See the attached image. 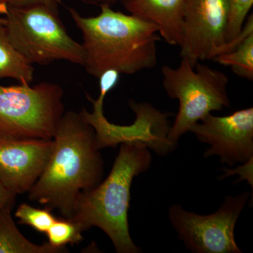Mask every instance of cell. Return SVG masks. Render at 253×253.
<instances>
[{
	"label": "cell",
	"mask_w": 253,
	"mask_h": 253,
	"mask_svg": "<svg viewBox=\"0 0 253 253\" xmlns=\"http://www.w3.org/2000/svg\"><path fill=\"white\" fill-rule=\"evenodd\" d=\"M213 61L231 68L238 77L253 81V32L231 51L214 58Z\"/></svg>",
	"instance_id": "9a60e30c"
},
{
	"label": "cell",
	"mask_w": 253,
	"mask_h": 253,
	"mask_svg": "<svg viewBox=\"0 0 253 253\" xmlns=\"http://www.w3.org/2000/svg\"><path fill=\"white\" fill-rule=\"evenodd\" d=\"M120 76H121V73L115 70H109V71H105L100 76L99 78L100 93L98 99H91L89 95H86L87 99L92 103L93 106L104 108L105 98L108 93L117 85L118 82H119Z\"/></svg>",
	"instance_id": "d6986e66"
},
{
	"label": "cell",
	"mask_w": 253,
	"mask_h": 253,
	"mask_svg": "<svg viewBox=\"0 0 253 253\" xmlns=\"http://www.w3.org/2000/svg\"><path fill=\"white\" fill-rule=\"evenodd\" d=\"M253 4V0H229V21L226 28L228 42H234L241 34Z\"/></svg>",
	"instance_id": "ac0fdd59"
},
{
	"label": "cell",
	"mask_w": 253,
	"mask_h": 253,
	"mask_svg": "<svg viewBox=\"0 0 253 253\" xmlns=\"http://www.w3.org/2000/svg\"><path fill=\"white\" fill-rule=\"evenodd\" d=\"M63 90L54 83L0 85V133L52 139L64 114Z\"/></svg>",
	"instance_id": "8992f818"
},
{
	"label": "cell",
	"mask_w": 253,
	"mask_h": 253,
	"mask_svg": "<svg viewBox=\"0 0 253 253\" xmlns=\"http://www.w3.org/2000/svg\"><path fill=\"white\" fill-rule=\"evenodd\" d=\"M188 0H129L123 3L129 14L158 28L166 42L180 47Z\"/></svg>",
	"instance_id": "7c38bea8"
},
{
	"label": "cell",
	"mask_w": 253,
	"mask_h": 253,
	"mask_svg": "<svg viewBox=\"0 0 253 253\" xmlns=\"http://www.w3.org/2000/svg\"><path fill=\"white\" fill-rule=\"evenodd\" d=\"M15 217L17 218L19 224L31 226L36 231L44 234L56 219L49 210L32 207L26 203L20 205L15 212Z\"/></svg>",
	"instance_id": "e0dca14e"
},
{
	"label": "cell",
	"mask_w": 253,
	"mask_h": 253,
	"mask_svg": "<svg viewBox=\"0 0 253 253\" xmlns=\"http://www.w3.org/2000/svg\"><path fill=\"white\" fill-rule=\"evenodd\" d=\"M251 194L226 196L221 207L212 214L201 215L189 212L180 205L169 210L171 224L186 249L194 253H241L234 237L240 214Z\"/></svg>",
	"instance_id": "ba28073f"
},
{
	"label": "cell",
	"mask_w": 253,
	"mask_h": 253,
	"mask_svg": "<svg viewBox=\"0 0 253 253\" xmlns=\"http://www.w3.org/2000/svg\"><path fill=\"white\" fill-rule=\"evenodd\" d=\"M14 204L5 206L0 211V253H63L66 248L56 249L48 243L37 245L18 230L12 217Z\"/></svg>",
	"instance_id": "4fadbf2b"
},
{
	"label": "cell",
	"mask_w": 253,
	"mask_h": 253,
	"mask_svg": "<svg viewBox=\"0 0 253 253\" xmlns=\"http://www.w3.org/2000/svg\"><path fill=\"white\" fill-rule=\"evenodd\" d=\"M55 1H56V2H57L58 4H59V3L61 2V1H62V0H55Z\"/></svg>",
	"instance_id": "d4e9b609"
},
{
	"label": "cell",
	"mask_w": 253,
	"mask_h": 253,
	"mask_svg": "<svg viewBox=\"0 0 253 253\" xmlns=\"http://www.w3.org/2000/svg\"><path fill=\"white\" fill-rule=\"evenodd\" d=\"M53 140L49 162L28 191V199L70 219L81 193L102 181L104 160L94 128L80 112L64 113Z\"/></svg>",
	"instance_id": "6da1fadb"
},
{
	"label": "cell",
	"mask_w": 253,
	"mask_h": 253,
	"mask_svg": "<svg viewBox=\"0 0 253 253\" xmlns=\"http://www.w3.org/2000/svg\"><path fill=\"white\" fill-rule=\"evenodd\" d=\"M83 230L71 219L56 218L46 234L48 244L56 249L66 248V245L79 244L83 241Z\"/></svg>",
	"instance_id": "2e32d148"
},
{
	"label": "cell",
	"mask_w": 253,
	"mask_h": 253,
	"mask_svg": "<svg viewBox=\"0 0 253 253\" xmlns=\"http://www.w3.org/2000/svg\"><path fill=\"white\" fill-rule=\"evenodd\" d=\"M85 4L96 5V6H101L104 5L111 6V5L116 4L117 2H126L129 0H81Z\"/></svg>",
	"instance_id": "603a6c76"
},
{
	"label": "cell",
	"mask_w": 253,
	"mask_h": 253,
	"mask_svg": "<svg viewBox=\"0 0 253 253\" xmlns=\"http://www.w3.org/2000/svg\"><path fill=\"white\" fill-rule=\"evenodd\" d=\"M43 4L57 7L58 3L55 0H0V6H21L28 5Z\"/></svg>",
	"instance_id": "44dd1931"
},
{
	"label": "cell",
	"mask_w": 253,
	"mask_h": 253,
	"mask_svg": "<svg viewBox=\"0 0 253 253\" xmlns=\"http://www.w3.org/2000/svg\"><path fill=\"white\" fill-rule=\"evenodd\" d=\"M195 68L181 58L178 67L165 65L161 68L165 91L179 103L169 133V139L175 143L208 115L231 106L227 75L202 63H198Z\"/></svg>",
	"instance_id": "5b68a950"
},
{
	"label": "cell",
	"mask_w": 253,
	"mask_h": 253,
	"mask_svg": "<svg viewBox=\"0 0 253 253\" xmlns=\"http://www.w3.org/2000/svg\"><path fill=\"white\" fill-rule=\"evenodd\" d=\"M149 150L143 145L123 143L109 176L78 197L71 220L83 231L99 228L112 241L118 253H139L129 234L128 211L133 179L149 169Z\"/></svg>",
	"instance_id": "3957f363"
},
{
	"label": "cell",
	"mask_w": 253,
	"mask_h": 253,
	"mask_svg": "<svg viewBox=\"0 0 253 253\" xmlns=\"http://www.w3.org/2000/svg\"><path fill=\"white\" fill-rule=\"evenodd\" d=\"M253 158H251L247 162L244 163V166L236 168V169H229L227 168H224V174L221 175L219 179H223L227 177V176L233 175V174H240L241 179H239L236 182L246 179V180L249 181V184L253 188Z\"/></svg>",
	"instance_id": "ffe728a7"
},
{
	"label": "cell",
	"mask_w": 253,
	"mask_h": 253,
	"mask_svg": "<svg viewBox=\"0 0 253 253\" xmlns=\"http://www.w3.org/2000/svg\"><path fill=\"white\" fill-rule=\"evenodd\" d=\"M54 140L0 133V181L15 194L28 193L49 162Z\"/></svg>",
	"instance_id": "8fae6325"
},
{
	"label": "cell",
	"mask_w": 253,
	"mask_h": 253,
	"mask_svg": "<svg viewBox=\"0 0 253 253\" xmlns=\"http://www.w3.org/2000/svg\"><path fill=\"white\" fill-rule=\"evenodd\" d=\"M96 16L84 17L76 9L70 14L83 34V66L99 78L105 71L134 75L154 68L158 63V28L131 14L100 6Z\"/></svg>",
	"instance_id": "7a4b0ae2"
},
{
	"label": "cell",
	"mask_w": 253,
	"mask_h": 253,
	"mask_svg": "<svg viewBox=\"0 0 253 253\" xmlns=\"http://www.w3.org/2000/svg\"><path fill=\"white\" fill-rule=\"evenodd\" d=\"M0 23H1V24H4V23H5L4 18L0 17Z\"/></svg>",
	"instance_id": "cb8c5ba5"
},
{
	"label": "cell",
	"mask_w": 253,
	"mask_h": 253,
	"mask_svg": "<svg viewBox=\"0 0 253 253\" xmlns=\"http://www.w3.org/2000/svg\"><path fill=\"white\" fill-rule=\"evenodd\" d=\"M198 140L209 144L204 157L217 156L229 166L253 158V109L236 111L226 116L209 114L190 129Z\"/></svg>",
	"instance_id": "30bf717a"
},
{
	"label": "cell",
	"mask_w": 253,
	"mask_h": 253,
	"mask_svg": "<svg viewBox=\"0 0 253 253\" xmlns=\"http://www.w3.org/2000/svg\"><path fill=\"white\" fill-rule=\"evenodd\" d=\"M10 41L32 65L67 61L83 66L84 50L67 33L57 7L38 4L0 6Z\"/></svg>",
	"instance_id": "277c9868"
},
{
	"label": "cell",
	"mask_w": 253,
	"mask_h": 253,
	"mask_svg": "<svg viewBox=\"0 0 253 253\" xmlns=\"http://www.w3.org/2000/svg\"><path fill=\"white\" fill-rule=\"evenodd\" d=\"M229 16V0H188L181 57L191 66L212 60L234 49L251 32L253 15L246 19L241 34L234 42L226 41Z\"/></svg>",
	"instance_id": "52a82bcc"
},
{
	"label": "cell",
	"mask_w": 253,
	"mask_h": 253,
	"mask_svg": "<svg viewBox=\"0 0 253 253\" xmlns=\"http://www.w3.org/2000/svg\"><path fill=\"white\" fill-rule=\"evenodd\" d=\"M34 68L12 44L4 24L0 23V80L12 78L21 84H31Z\"/></svg>",
	"instance_id": "5bb4252c"
},
{
	"label": "cell",
	"mask_w": 253,
	"mask_h": 253,
	"mask_svg": "<svg viewBox=\"0 0 253 253\" xmlns=\"http://www.w3.org/2000/svg\"><path fill=\"white\" fill-rule=\"evenodd\" d=\"M16 196L0 181V211L7 205L15 204Z\"/></svg>",
	"instance_id": "7402d4cb"
},
{
	"label": "cell",
	"mask_w": 253,
	"mask_h": 253,
	"mask_svg": "<svg viewBox=\"0 0 253 253\" xmlns=\"http://www.w3.org/2000/svg\"><path fill=\"white\" fill-rule=\"evenodd\" d=\"M129 106L136 114L135 121L130 126L110 123L105 117L104 110L94 109L90 113L83 109L80 112L94 128L99 149L131 143L143 145L159 156L172 152L177 143L169 139L171 126L168 113L161 112L147 103H136L133 100L129 101Z\"/></svg>",
	"instance_id": "9c48e42d"
}]
</instances>
